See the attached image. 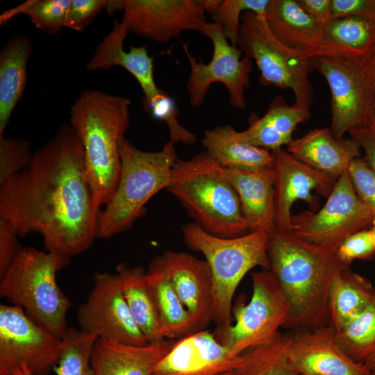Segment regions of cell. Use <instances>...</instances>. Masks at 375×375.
<instances>
[{
	"instance_id": "obj_10",
	"label": "cell",
	"mask_w": 375,
	"mask_h": 375,
	"mask_svg": "<svg viewBox=\"0 0 375 375\" xmlns=\"http://www.w3.org/2000/svg\"><path fill=\"white\" fill-rule=\"evenodd\" d=\"M253 291L246 303L242 297L232 306L234 323L227 328H217L214 335L233 354L274 339L283 328L289 313L286 298L269 269L251 274Z\"/></svg>"
},
{
	"instance_id": "obj_6",
	"label": "cell",
	"mask_w": 375,
	"mask_h": 375,
	"mask_svg": "<svg viewBox=\"0 0 375 375\" xmlns=\"http://www.w3.org/2000/svg\"><path fill=\"white\" fill-rule=\"evenodd\" d=\"M182 234L187 246L205 256L212 281V321L217 328H227L232 324V301L242 278L256 267L269 269V233L258 230L223 238L190 222L183 226Z\"/></svg>"
},
{
	"instance_id": "obj_27",
	"label": "cell",
	"mask_w": 375,
	"mask_h": 375,
	"mask_svg": "<svg viewBox=\"0 0 375 375\" xmlns=\"http://www.w3.org/2000/svg\"><path fill=\"white\" fill-rule=\"evenodd\" d=\"M202 144L224 168L256 169L273 167L274 164L272 151L243 141L230 124L206 130Z\"/></svg>"
},
{
	"instance_id": "obj_49",
	"label": "cell",
	"mask_w": 375,
	"mask_h": 375,
	"mask_svg": "<svg viewBox=\"0 0 375 375\" xmlns=\"http://www.w3.org/2000/svg\"><path fill=\"white\" fill-rule=\"evenodd\" d=\"M221 375H235L234 371L226 372L224 374H222Z\"/></svg>"
},
{
	"instance_id": "obj_43",
	"label": "cell",
	"mask_w": 375,
	"mask_h": 375,
	"mask_svg": "<svg viewBox=\"0 0 375 375\" xmlns=\"http://www.w3.org/2000/svg\"><path fill=\"white\" fill-rule=\"evenodd\" d=\"M333 19L348 16L375 17V0H331Z\"/></svg>"
},
{
	"instance_id": "obj_25",
	"label": "cell",
	"mask_w": 375,
	"mask_h": 375,
	"mask_svg": "<svg viewBox=\"0 0 375 375\" xmlns=\"http://www.w3.org/2000/svg\"><path fill=\"white\" fill-rule=\"evenodd\" d=\"M310 117V110L288 106L282 96L277 95L262 117L251 114L248 128L239 131V135L243 141L272 151L287 147L293 140L297 126Z\"/></svg>"
},
{
	"instance_id": "obj_45",
	"label": "cell",
	"mask_w": 375,
	"mask_h": 375,
	"mask_svg": "<svg viewBox=\"0 0 375 375\" xmlns=\"http://www.w3.org/2000/svg\"><path fill=\"white\" fill-rule=\"evenodd\" d=\"M301 8L317 22L326 27L333 19L331 0H297Z\"/></svg>"
},
{
	"instance_id": "obj_14",
	"label": "cell",
	"mask_w": 375,
	"mask_h": 375,
	"mask_svg": "<svg viewBox=\"0 0 375 375\" xmlns=\"http://www.w3.org/2000/svg\"><path fill=\"white\" fill-rule=\"evenodd\" d=\"M93 288L78 310L80 330L97 338L143 346L149 341L123 296L116 274L96 272Z\"/></svg>"
},
{
	"instance_id": "obj_41",
	"label": "cell",
	"mask_w": 375,
	"mask_h": 375,
	"mask_svg": "<svg viewBox=\"0 0 375 375\" xmlns=\"http://www.w3.org/2000/svg\"><path fill=\"white\" fill-rule=\"evenodd\" d=\"M108 0H71L64 27L82 32L106 8Z\"/></svg>"
},
{
	"instance_id": "obj_16",
	"label": "cell",
	"mask_w": 375,
	"mask_h": 375,
	"mask_svg": "<svg viewBox=\"0 0 375 375\" xmlns=\"http://www.w3.org/2000/svg\"><path fill=\"white\" fill-rule=\"evenodd\" d=\"M272 153L274 158L276 229L290 233L294 203L302 200L308 204L310 211H317L320 203L318 196L312 192L327 199L337 179L301 162L283 148Z\"/></svg>"
},
{
	"instance_id": "obj_35",
	"label": "cell",
	"mask_w": 375,
	"mask_h": 375,
	"mask_svg": "<svg viewBox=\"0 0 375 375\" xmlns=\"http://www.w3.org/2000/svg\"><path fill=\"white\" fill-rule=\"evenodd\" d=\"M71 0H28L5 10L0 15V25L4 26L18 15L28 17L35 28L48 35L58 33L64 27Z\"/></svg>"
},
{
	"instance_id": "obj_3",
	"label": "cell",
	"mask_w": 375,
	"mask_h": 375,
	"mask_svg": "<svg viewBox=\"0 0 375 375\" xmlns=\"http://www.w3.org/2000/svg\"><path fill=\"white\" fill-rule=\"evenodd\" d=\"M129 99L97 90L82 92L70 109V126L84 149V165L96 206L100 208L118 185L119 142L130 124Z\"/></svg>"
},
{
	"instance_id": "obj_9",
	"label": "cell",
	"mask_w": 375,
	"mask_h": 375,
	"mask_svg": "<svg viewBox=\"0 0 375 375\" xmlns=\"http://www.w3.org/2000/svg\"><path fill=\"white\" fill-rule=\"evenodd\" d=\"M310 62L330 88V130L335 139L344 138L345 133L375 117L373 56H318L310 58Z\"/></svg>"
},
{
	"instance_id": "obj_7",
	"label": "cell",
	"mask_w": 375,
	"mask_h": 375,
	"mask_svg": "<svg viewBox=\"0 0 375 375\" xmlns=\"http://www.w3.org/2000/svg\"><path fill=\"white\" fill-rule=\"evenodd\" d=\"M69 257L33 247H22L0 278V296L22 308L34 321L62 338L67 328L69 298L56 282V274Z\"/></svg>"
},
{
	"instance_id": "obj_39",
	"label": "cell",
	"mask_w": 375,
	"mask_h": 375,
	"mask_svg": "<svg viewBox=\"0 0 375 375\" xmlns=\"http://www.w3.org/2000/svg\"><path fill=\"white\" fill-rule=\"evenodd\" d=\"M347 172L357 197L374 219L375 172L360 157L351 162Z\"/></svg>"
},
{
	"instance_id": "obj_5",
	"label": "cell",
	"mask_w": 375,
	"mask_h": 375,
	"mask_svg": "<svg viewBox=\"0 0 375 375\" xmlns=\"http://www.w3.org/2000/svg\"><path fill=\"white\" fill-rule=\"evenodd\" d=\"M121 172L110 200L100 210L97 238H110L131 228L147 202L169 185L177 159L170 141L158 151L140 150L124 138L119 144Z\"/></svg>"
},
{
	"instance_id": "obj_28",
	"label": "cell",
	"mask_w": 375,
	"mask_h": 375,
	"mask_svg": "<svg viewBox=\"0 0 375 375\" xmlns=\"http://www.w3.org/2000/svg\"><path fill=\"white\" fill-rule=\"evenodd\" d=\"M164 339L181 338L197 331L156 256L146 271Z\"/></svg>"
},
{
	"instance_id": "obj_2",
	"label": "cell",
	"mask_w": 375,
	"mask_h": 375,
	"mask_svg": "<svg viewBox=\"0 0 375 375\" xmlns=\"http://www.w3.org/2000/svg\"><path fill=\"white\" fill-rule=\"evenodd\" d=\"M267 254L269 270L289 307L283 328L298 331L329 325L330 283L335 274L350 267L342 264L335 252L276 229L269 234Z\"/></svg>"
},
{
	"instance_id": "obj_22",
	"label": "cell",
	"mask_w": 375,
	"mask_h": 375,
	"mask_svg": "<svg viewBox=\"0 0 375 375\" xmlns=\"http://www.w3.org/2000/svg\"><path fill=\"white\" fill-rule=\"evenodd\" d=\"M174 342L165 339L137 346L97 338L91 365L94 375H153Z\"/></svg>"
},
{
	"instance_id": "obj_17",
	"label": "cell",
	"mask_w": 375,
	"mask_h": 375,
	"mask_svg": "<svg viewBox=\"0 0 375 375\" xmlns=\"http://www.w3.org/2000/svg\"><path fill=\"white\" fill-rule=\"evenodd\" d=\"M286 335V356L298 375H370L364 364L342 351L330 325L288 331Z\"/></svg>"
},
{
	"instance_id": "obj_38",
	"label": "cell",
	"mask_w": 375,
	"mask_h": 375,
	"mask_svg": "<svg viewBox=\"0 0 375 375\" xmlns=\"http://www.w3.org/2000/svg\"><path fill=\"white\" fill-rule=\"evenodd\" d=\"M33 156L30 140L0 137V185L25 169Z\"/></svg>"
},
{
	"instance_id": "obj_42",
	"label": "cell",
	"mask_w": 375,
	"mask_h": 375,
	"mask_svg": "<svg viewBox=\"0 0 375 375\" xmlns=\"http://www.w3.org/2000/svg\"><path fill=\"white\" fill-rule=\"evenodd\" d=\"M15 228L5 219L0 217V278L11 266L22 249Z\"/></svg>"
},
{
	"instance_id": "obj_15",
	"label": "cell",
	"mask_w": 375,
	"mask_h": 375,
	"mask_svg": "<svg viewBox=\"0 0 375 375\" xmlns=\"http://www.w3.org/2000/svg\"><path fill=\"white\" fill-rule=\"evenodd\" d=\"M121 22L128 33L167 43L183 31L201 32L207 21L197 0H125Z\"/></svg>"
},
{
	"instance_id": "obj_47",
	"label": "cell",
	"mask_w": 375,
	"mask_h": 375,
	"mask_svg": "<svg viewBox=\"0 0 375 375\" xmlns=\"http://www.w3.org/2000/svg\"><path fill=\"white\" fill-rule=\"evenodd\" d=\"M371 224L372 225V226L370 231L372 232L373 239H374V244H375V218L373 219Z\"/></svg>"
},
{
	"instance_id": "obj_44",
	"label": "cell",
	"mask_w": 375,
	"mask_h": 375,
	"mask_svg": "<svg viewBox=\"0 0 375 375\" xmlns=\"http://www.w3.org/2000/svg\"><path fill=\"white\" fill-rule=\"evenodd\" d=\"M364 151L363 159L375 172V117L349 132Z\"/></svg>"
},
{
	"instance_id": "obj_21",
	"label": "cell",
	"mask_w": 375,
	"mask_h": 375,
	"mask_svg": "<svg viewBox=\"0 0 375 375\" xmlns=\"http://www.w3.org/2000/svg\"><path fill=\"white\" fill-rule=\"evenodd\" d=\"M228 181L235 190L249 232L276 230L275 188L273 167L256 169L224 168Z\"/></svg>"
},
{
	"instance_id": "obj_24",
	"label": "cell",
	"mask_w": 375,
	"mask_h": 375,
	"mask_svg": "<svg viewBox=\"0 0 375 375\" xmlns=\"http://www.w3.org/2000/svg\"><path fill=\"white\" fill-rule=\"evenodd\" d=\"M286 150L310 167L338 179L351 162L360 155V147L352 138L335 139L330 128H315L293 139Z\"/></svg>"
},
{
	"instance_id": "obj_29",
	"label": "cell",
	"mask_w": 375,
	"mask_h": 375,
	"mask_svg": "<svg viewBox=\"0 0 375 375\" xmlns=\"http://www.w3.org/2000/svg\"><path fill=\"white\" fill-rule=\"evenodd\" d=\"M115 274L130 310L149 342L164 339L146 271L142 267H130L122 262L117 265Z\"/></svg>"
},
{
	"instance_id": "obj_13",
	"label": "cell",
	"mask_w": 375,
	"mask_h": 375,
	"mask_svg": "<svg viewBox=\"0 0 375 375\" xmlns=\"http://www.w3.org/2000/svg\"><path fill=\"white\" fill-rule=\"evenodd\" d=\"M373 219L357 197L346 171L337 179L323 207L292 216L290 233L335 252L347 237L371 224Z\"/></svg>"
},
{
	"instance_id": "obj_34",
	"label": "cell",
	"mask_w": 375,
	"mask_h": 375,
	"mask_svg": "<svg viewBox=\"0 0 375 375\" xmlns=\"http://www.w3.org/2000/svg\"><path fill=\"white\" fill-rule=\"evenodd\" d=\"M63 348L56 375H94L91 365L93 347L97 337L69 327L62 338ZM17 375H33L22 367Z\"/></svg>"
},
{
	"instance_id": "obj_30",
	"label": "cell",
	"mask_w": 375,
	"mask_h": 375,
	"mask_svg": "<svg viewBox=\"0 0 375 375\" xmlns=\"http://www.w3.org/2000/svg\"><path fill=\"white\" fill-rule=\"evenodd\" d=\"M374 285L349 268L334 275L328 297L329 325L339 330L359 315L367 304Z\"/></svg>"
},
{
	"instance_id": "obj_23",
	"label": "cell",
	"mask_w": 375,
	"mask_h": 375,
	"mask_svg": "<svg viewBox=\"0 0 375 375\" xmlns=\"http://www.w3.org/2000/svg\"><path fill=\"white\" fill-rule=\"evenodd\" d=\"M128 33L122 22L115 19L111 31L98 44L86 68L95 71L114 66L123 67L140 85L144 93L142 100L149 101L160 90L154 79V59L149 56L147 46L131 45L129 51H125L123 44Z\"/></svg>"
},
{
	"instance_id": "obj_36",
	"label": "cell",
	"mask_w": 375,
	"mask_h": 375,
	"mask_svg": "<svg viewBox=\"0 0 375 375\" xmlns=\"http://www.w3.org/2000/svg\"><path fill=\"white\" fill-rule=\"evenodd\" d=\"M270 0H217L210 12L213 22L220 24L228 42L237 46L241 17L249 11L265 17Z\"/></svg>"
},
{
	"instance_id": "obj_48",
	"label": "cell",
	"mask_w": 375,
	"mask_h": 375,
	"mask_svg": "<svg viewBox=\"0 0 375 375\" xmlns=\"http://www.w3.org/2000/svg\"><path fill=\"white\" fill-rule=\"evenodd\" d=\"M373 70H374V88H375V53L373 56Z\"/></svg>"
},
{
	"instance_id": "obj_11",
	"label": "cell",
	"mask_w": 375,
	"mask_h": 375,
	"mask_svg": "<svg viewBox=\"0 0 375 375\" xmlns=\"http://www.w3.org/2000/svg\"><path fill=\"white\" fill-rule=\"evenodd\" d=\"M62 339L34 321L20 307L0 305V375H17L26 368L47 375L58 363Z\"/></svg>"
},
{
	"instance_id": "obj_20",
	"label": "cell",
	"mask_w": 375,
	"mask_h": 375,
	"mask_svg": "<svg viewBox=\"0 0 375 375\" xmlns=\"http://www.w3.org/2000/svg\"><path fill=\"white\" fill-rule=\"evenodd\" d=\"M240 357L208 330H200L174 342L153 375H221L234 371Z\"/></svg>"
},
{
	"instance_id": "obj_32",
	"label": "cell",
	"mask_w": 375,
	"mask_h": 375,
	"mask_svg": "<svg viewBox=\"0 0 375 375\" xmlns=\"http://www.w3.org/2000/svg\"><path fill=\"white\" fill-rule=\"evenodd\" d=\"M286 333L240 354L235 375H298L285 353Z\"/></svg>"
},
{
	"instance_id": "obj_1",
	"label": "cell",
	"mask_w": 375,
	"mask_h": 375,
	"mask_svg": "<svg viewBox=\"0 0 375 375\" xmlns=\"http://www.w3.org/2000/svg\"><path fill=\"white\" fill-rule=\"evenodd\" d=\"M88 183L83 145L72 126L33 153L29 165L0 185V217L19 237L42 235L47 251L67 257L97 238L100 211Z\"/></svg>"
},
{
	"instance_id": "obj_26",
	"label": "cell",
	"mask_w": 375,
	"mask_h": 375,
	"mask_svg": "<svg viewBox=\"0 0 375 375\" xmlns=\"http://www.w3.org/2000/svg\"><path fill=\"white\" fill-rule=\"evenodd\" d=\"M33 46L29 37L17 35L5 42L0 51V137L16 106L21 99L27 82V65Z\"/></svg>"
},
{
	"instance_id": "obj_46",
	"label": "cell",
	"mask_w": 375,
	"mask_h": 375,
	"mask_svg": "<svg viewBox=\"0 0 375 375\" xmlns=\"http://www.w3.org/2000/svg\"><path fill=\"white\" fill-rule=\"evenodd\" d=\"M363 364L370 375H375V350L367 356Z\"/></svg>"
},
{
	"instance_id": "obj_33",
	"label": "cell",
	"mask_w": 375,
	"mask_h": 375,
	"mask_svg": "<svg viewBox=\"0 0 375 375\" xmlns=\"http://www.w3.org/2000/svg\"><path fill=\"white\" fill-rule=\"evenodd\" d=\"M336 340L353 361L363 364L375 350V286L362 311L339 330Z\"/></svg>"
},
{
	"instance_id": "obj_19",
	"label": "cell",
	"mask_w": 375,
	"mask_h": 375,
	"mask_svg": "<svg viewBox=\"0 0 375 375\" xmlns=\"http://www.w3.org/2000/svg\"><path fill=\"white\" fill-rule=\"evenodd\" d=\"M196 330L206 329L212 318V281L206 260L168 250L156 256Z\"/></svg>"
},
{
	"instance_id": "obj_12",
	"label": "cell",
	"mask_w": 375,
	"mask_h": 375,
	"mask_svg": "<svg viewBox=\"0 0 375 375\" xmlns=\"http://www.w3.org/2000/svg\"><path fill=\"white\" fill-rule=\"evenodd\" d=\"M201 33L212 43V56L209 62L198 60L190 53L188 45L182 43L190 67L186 85L190 106H201L211 85L220 83L227 89L231 106L244 109L245 91L250 85L253 60L246 56L242 58V50L228 42L220 24L207 22Z\"/></svg>"
},
{
	"instance_id": "obj_31",
	"label": "cell",
	"mask_w": 375,
	"mask_h": 375,
	"mask_svg": "<svg viewBox=\"0 0 375 375\" xmlns=\"http://www.w3.org/2000/svg\"><path fill=\"white\" fill-rule=\"evenodd\" d=\"M332 44L359 58H370L375 53V17L348 16L335 18L325 27Z\"/></svg>"
},
{
	"instance_id": "obj_4",
	"label": "cell",
	"mask_w": 375,
	"mask_h": 375,
	"mask_svg": "<svg viewBox=\"0 0 375 375\" xmlns=\"http://www.w3.org/2000/svg\"><path fill=\"white\" fill-rule=\"evenodd\" d=\"M166 190L208 233L233 238L249 231L238 196L224 167L206 151L188 160L177 158Z\"/></svg>"
},
{
	"instance_id": "obj_8",
	"label": "cell",
	"mask_w": 375,
	"mask_h": 375,
	"mask_svg": "<svg viewBox=\"0 0 375 375\" xmlns=\"http://www.w3.org/2000/svg\"><path fill=\"white\" fill-rule=\"evenodd\" d=\"M237 46L244 56L254 60L260 85L290 89L294 95V105L310 110L313 89L309 76L314 70L310 59L281 42L265 17L249 11L243 13Z\"/></svg>"
},
{
	"instance_id": "obj_37",
	"label": "cell",
	"mask_w": 375,
	"mask_h": 375,
	"mask_svg": "<svg viewBox=\"0 0 375 375\" xmlns=\"http://www.w3.org/2000/svg\"><path fill=\"white\" fill-rule=\"evenodd\" d=\"M142 102L153 118L165 122L169 128L170 142L174 144L178 142L192 144L196 142L195 134L178 122L176 102L165 91L160 89L151 99L142 100Z\"/></svg>"
},
{
	"instance_id": "obj_18",
	"label": "cell",
	"mask_w": 375,
	"mask_h": 375,
	"mask_svg": "<svg viewBox=\"0 0 375 375\" xmlns=\"http://www.w3.org/2000/svg\"><path fill=\"white\" fill-rule=\"evenodd\" d=\"M265 19L281 42L307 58H359L330 42L325 35V27L307 14L297 0H270Z\"/></svg>"
},
{
	"instance_id": "obj_40",
	"label": "cell",
	"mask_w": 375,
	"mask_h": 375,
	"mask_svg": "<svg viewBox=\"0 0 375 375\" xmlns=\"http://www.w3.org/2000/svg\"><path fill=\"white\" fill-rule=\"evenodd\" d=\"M338 260L350 267L355 260H369L375 256V244L370 230H360L347 237L338 247Z\"/></svg>"
}]
</instances>
